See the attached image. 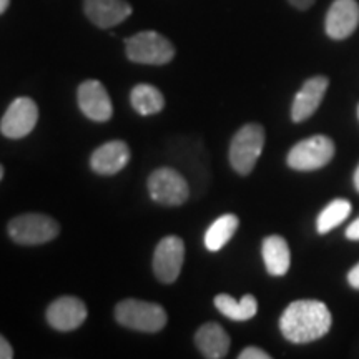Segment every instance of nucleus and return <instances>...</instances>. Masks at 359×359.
<instances>
[{
  "label": "nucleus",
  "instance_id": "1",
  "mask_svg": "<svg viewBox=\"0 0 359 359\" xmlns=\"http://www.w3.org/2000/svg\"><path fill=\"white\" fill-rule=\"evenodd\" d=\"M333 325L331 311L318 299H298L285 309L280 318V330L285 339L294 344L311 343L330 333Z\"/></svg>",
  "mask_w": 359,
  "mask_h": 359
},
{
  "label": "nucleus",
  "instance_id": "2",
  "mask_svg": "<svg viewBox=\"0 0 359 359\" xmlns=\"http://www.w3.org/2000/svg\"><path fill=\"white\" fill-rule=\"evenodd\" d=\"M115 318L128 330L142 333H158L168 321L167 311L156 303L128 298L116 304Z\"/></svg>",
  "mask_w": 359,
  "mask_h": 359
},
{
  "label": "nucleus",
  "instance_id": "3",
  "mask_svg": "<svg viewBox=\"0 0 359 359\" xmlns=\"http://www.w3.org/2000/svg\"><path fill=\"white\" fill-rule=\"evenodd\" d=\"M264 148V130L259 123H246L233 137L230 163L240 175H250Z\"/></svg>",
  "mask_w": 359,
  "mask_h": 359
},
{
  "label": "nucleus",
  "instance_id": "4",
  "mask_svg": "<svg viewBox=\"0 0 359 359\" xmlns=\"http://www.w3.org/2000/svg\"><path fill=\"white\" fill-rule=\"evenodd\" d=\"M128 60L143 65H165L175 57V47L168 39L154 30L135 34L125 40Z\"/></svg>",
  "mask_w": 359,
  "mask_h": 359
},
{
  "label": "nucleus",
  "instance_id": "5",
  "mask_svg": "<svg viewBox=\"0 0 359 359\" xmlns=\"http://www.w3.org/2000/svg\"><path fill=\"white\" fill-rule=\"evenodd\" d=\"M151 200L163 206H180L190 198V183L180 170L161 167L148 178Z\"/></svg>",
  "mask_w": 359,
  "mask_h": 359
},
{
  "label": "nucleus",
  "instance_id": "6",
  "mask_svg": "<svg viewBox=\"0 0 359 359\" xmlns=\"http://www.w3.org/2000/svg\"><path fill=\"white\" fill-rule=\"evenodd\" d=\"M334 156V143L325 135H314L304 138L291 148L288 154V167L298 172H314L326 167Z\"/></svg>",
  "mask_w": 359,
  "mask_h": 359
},
{
  "label": "nucleus",
  "instance_id": "7",
  "mask_svg": "<svg viewBox=\"0 0 359 359\" xmlns=\"http://www.w3.org/2000/svg\"><path fill=\"white\" fill-rule=\"evenodd\" d=\"M60 226L52 217L40 213H25L8 223V235L15 243L34 246L43 245L57 238Z\"/></svg>",
  "mask_w": 359,
  "mask_h": 359
},
{
  "label": "nucleus",
  "instance_id": "8",
  "mask_svg": "<svg viewBox=\"0 0 359 359\" xmlns=\"http://www.w3.org/2000/svg\"><path fill=\"white\" fill-rule=\"evenodd\" d=\"M39 122V107L32 98L19 97L11 103L0 122V132L11 140L24 138Z\"/></svg>",
  "mask_w": 359,
  "mask_h": 359
},
{
  "label": "nucleus",
  "instance_id": "9",
  "mask_svg": "<svg viewBox=\"0 0 359 359\" xmlns=\"http://www.w3.org/2000/svg\"><path fill=\"white\" fill-rule=\"evenodd\" d=\"M185 259V243L182 238L170 235L160 241L154 255V271L161 283L177 281Z\"/></svg>",
  "mask_w": 359,
  "mask_h": 359
},
{
  "label": "nucleus",
  "instance_id": "10",
  "mask_svg": "<svg viewBox=\"0 0 359 359\" xmlns=\"http://www.w3.org/2000/svg\"><path fill=\"white\" fill-rule=\"evenodd\" d=\"M77 98L82 114L92 122H109L114 115L109 92L98 80H85L83 83H80Z\"/></svg>",
  "mask_w": 359,
  "mask_h": 359
},
{
  "label": "nucleus",
  "instance_id": "11",
  "mask_svg": "<svg viewBox=\"0 0 359 359\" xmlns=\"http://www.w3.org/2000/svg\"><path fill=\"white\" fill-rule=\"evenodd\" d=\"M87 306L75 296H62L47 309V321L57 331H74L87 320Z\"/></svg>",
  "mask_w": 359,
  "mask_h": 359
},
{
  "label": "nucleus",
  "instance_id": "12",
  "mask_svg": "<svg viewBox=\"0 0 359 359\" xmlns=\"http://www.w3.org/2000/svg\"><path fill=\"white\" fill-rule=\"evenodd\" d=\"M359 25V4L356 0H334L326 13V34L334 40H344Z\"/></svg>",
  "mask_w": 359,
  "mask_h": 359
},
{
  "label": "nucleus",
  "instance_id": "13",
  "mask_svg": "<svg viewBox=\"0 0 359 359\" xmlns=\"http://www.w3.org/2000/svg\"><path fill=\"white\" fill-rule=\"evenodd\" d=\"M327 87H330V80L323 77V75L309 79L303 83L302 90L296 93L293 107H291V118H293V122H304V120H308L314 111L320 109Z\"/></svg>",
  "mask_w": 359,
  "mask_h": 359
},
{
  "label": "nucleus",
  "instance_id": "14",
  "mask_svg": "<svg viewBox=\"0 0 359 359\" xmlns=\"http://www.w3.org/2000/svg\"><path fill=\"white\" fill-rule=\"evenodd\" d=\"M85 15L100 29H111L132 15V6L127 0H85Z\"/></svg>",
  "mask_w": 359,
  "mask_h": 359
},
{
  "label": "nucleus",
  "instance_id": "15",
  "mask_svg": "<svg viewBox=\"0 0 359 359\" xmlns=\"http://www.w3.org/2000/svg\"><path fill=\"white\" fill-rule=\"evenodd\" d=\"M130 161V148L122 140H111L98 147L90 156V167L98 175H111L122 172Z\"/></svg>",
  "mask_w": 359,
  "mask_h": 359
},
{
  "label": "nucleus",
  "instance_id": "16",
  "mask_svg": "<svg viewBox=\"0 0 359 359\" xmlns=\"http://www.w3.org/2000/svg\"><path fill=\"white\" fill-rule=\"evenodd\" d=\"M195 344L208 359H222L230 351L231 339L218 323H206L196 331Z\"/></svg>",
  "mask_w": 359,
  "mask_h": 359
},
{
  "label": "nucleus",
  "instance_id": "17",
  "mask_svg": "<svg viewBox=\"0 0 359 359\" xmlns=\"http://www.w3.org/2000/svg\"><path fill=\"white\" fill-rule=\"evenodd\" d=\"M262 255L264 266L271 276H283L291 266V251L283 236L271 235L263 240Z\"/></svg>",
  "mask_w": 359,
  "mask_h": 359
},
{
  "label": "nucleus",
  "instance_id": "18",
  "mask_svg": "<svg viewBox=\"0 0 359 359\" xmlns=\"http://www.w3.org/2000/svg\"><path fill=\"white\" fill-rule=\"evenodd\" d=\"M215 306L233 321H248L258 313V303L253 294H245L238 302L230 294H218L215 296Z\"/></svg>",
  "mask_w": 359,
  "mask_h": 359
},
{
  "label": "nucleus",
  "instance_id": "19",
  "mask_svg": "<svg viewBox=\"0 0 359 359\" xmlns=\"http://www.w3.org/2000/svg\"><path fill=\"white\" fill-rule=\"evenodd\" d=\"M130 102H132L133 110L140 115H155L165 107L163 93L148 83L135 85L130 93Z\"/></svg>",
  "mask_w": 359,
  "mask_h": 359
},
{
  "label": "nucleus",
  "instance_id": "20",
  "mask_svg": "<svg viewBox=\"0 0 359 359\" xmlns=\"http://www.w3.org/2000/svg\"><path fill=\"white\" fill-rule=\"evenodd\" d=\"M238 226H240V219L236 215H223L215 219L210 224V228L205 233V246L208 251H219L228 241L235 235Z\"/></svg>",
  "mask_w": 359,
  "mask_h": 359
},
{
  "label": "nucleus",
  "instance_id": "21",
  "mask_svg": "<svg viewBox=\"0 0 359 359\" xmlns=\"http://www.w3.org/2000/svg\"><path fill=\"white\" fill-rule=\"evenodd\" d=\"M351 215V203L348 200L338 198L333 200L331 203H327L323 212L318 215L316 219V230L321 235H326L334 228H338L341 223Z\"/></svg>",
  "mask_w": 359,
  "mask_h": 359
},
{
  "label": "nucleus",
  "instance_id": "22",
  "mask_svg": "<svg viewBox=\"0 0 359 359\" xmlns=\"http://www.w3.org/2000/svg\"><path fill=\"white\" fill-rule=\"evenodd\" d=\"M238 358L240 359H269L271 356H269L266 351H263L262 348L250 346V348H245Z\"/></svg>",
  "mask_w": 359,
  "mask_h": 359
},
{
  "label": "nucleus",
  "instance_id": "23",
  "mask_svg": "<svg viewBox=\"0 0 359 359\" xmlns=\"http://www.w3.org/2000/svg\"><path fill=\"white\" fill-rule=\"evenodd\" d=\"M13 358V349L11 343L0 334V359H12Z\"/></svg>",
  "mask_w": 359,
  "mask_h": 359
},
{
  "label": "nucleus",
  "instance_id": "24",
  "mask_svg": "<svg viewBox=\"0 0 359 359\" xmlns=\"http://www.w3.org/2000/svg\"><path fill=\"white\" fill-rule=\"evenodd\" d=\"M346 238L351 241H359V217L346 228Z\"/></svg>",
  "mask_w": 359,
  "mask_h": 359
},
{
  "label": "nucleus",
  "instance_id": "25",
  "mask_svg": "<svg viewBox=\"0 0 359 359\" xmlns=\"http://www.w3.org/2000/svg\"><path fill=\"white\" fill-rule=\"evenodd\" d=\"M348 283L351 288L359 290V263L356 264V266H353L351 271L348 273Z\"/></svg>",
  "mask_w": 359,
  "mask_h": 359
},
{
  "label": "nucleus",
  "instance_id": "26",
  "mask_svg": "<svg viewBox=\"0 0 359 359\" xmlns=\"http://www.w3.org/2000/svg\"><path fill=\"white\" fill-rule=\"evenodd\" d=\"M288 2H290L293 7L299 8V11H308V8L311 7L313 4L316 2V0H288Z\"/></svg>",
  "mask_w": 359,
  "mask_h": 359
},
{
  "label": "nucleus",
  "instance_id": "27",
  "mask_svg": "<svg viewBox=\"0 0 359 359\" xmlns=\"http://www.w3.org/2000/svg\"><path fill=\"white\" fill-rule=\"evenodd\" d=\"M8 4H11V0H0V15L7 11Z\"/></svg>",
  "mask_w": 359,
  "mask_h": 359
},
{
  "label": "nucleus",
  "instance_id": "28",
  "mask_svg": "<svg viewBox=\"0 0 359 359\" xmlns=\"http://www.w3.org/2000/svg\"><path fill=\"white\" fill-rule=\"evenodd\" d=\"M354 188L359 191V165H358L356 172H354Z\"/></svg>",
  "mask_w": 359,
  "mask_h": 359
},
{
  "label": "nucleus",
  "instance_id": "29",
  "mask_svg": "<svg viewBox=\"0 0 359 359\" xmlns=\"http://www.w3.org/2000/svg\"><path fill=\"white\" fill-rule=\"evenodd\" d=\"M2 177H4V167L0 165V180H2Z\"/></svg>",
  "mask_w": 359,
  "mask_h": 359
},
{
  "label": "nucleus",
  "instance_id": "30",
  "mask_svg": "<svg viewBox=\"0 0 359 359\" xmlns=\"http://www.w3.org/2000/svg\"><path fill=\"white\" fill-rule=\"evenodd\" d=\"M358 116H359V107H358Z\"/></svg>",
  "mask_w": 359,
  "mask_h": 359
}]
</instances>
